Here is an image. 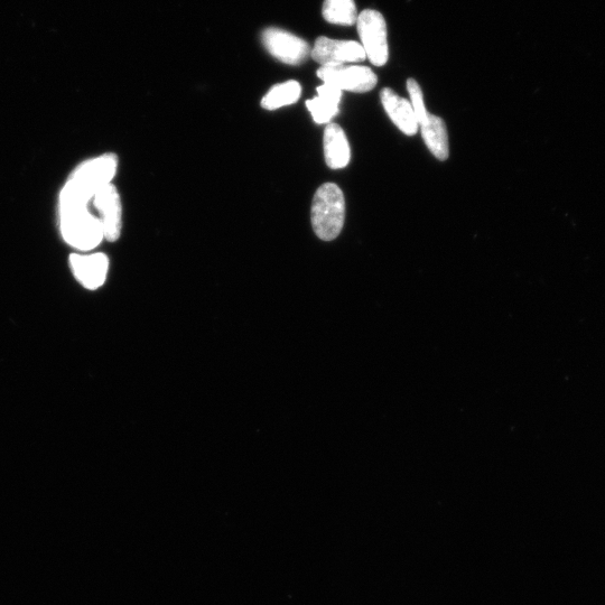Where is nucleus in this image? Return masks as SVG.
I'll return each instance as SVG.
<instances>
[{
	"label": "nucleus",
	"instance_id": "nucleus-1",
	"mask_svg": "<svg viewBox=\"0 0 605 605\" xmlns=\"http://www.w3.org/2000/svg\"><path fill=\"white\" fill-rule=\"evenodd\" d=\"M118 158L106 154L82 164L65 184L60 197V210L88 208L95 195L115 178Z\"/></svg>",
	"mask_w": 605,
	"mask_h": 605
},
{
	"label": "nucleus",
	"instance_id": "nucleus-2",
	"mask_svg": "<svg viewBox=\"0 0 605 605\" xmlns=\"http://www.w3.org/2000/svg\"><path fill=\"white\" fill-rule=\"evenodd\" d=\"M311 220L313 230L321 240L332 241L339 237L346 220V200L337 184L325 183L316 191Z\"/></svg>",
	"mask_w": 605,
	"mask_h": 605
},
{
	"label": "nucleus",
	"instance_id": "nucleus-3",
	"mask_svg": "<svg viewBox=\"0 0 605 605\" xmlns=\"http://www.w3.org/2000/svg\"><path fill=\"white\" fill-rule=\"evenodd\" d=\"M60 223L65 241L82 251L95 249L105 238L99 218L88 208L60 210Z\"/></svg>",
	"mask_w": 605,
	"mask_h": 605
},
{
	"label": "nucleus",
	"instance_id": "nucleus-4",
	"mask_svg": "<svg viewBox=\"0 0 605 605\" xmlns=\"http://www.w3.org/2000/svg\"><path fill=\"white\" fill-rule=\"evenodd\" d=\"M356 25L367 59L375 67H384L389 59V46L387 23L383 14L375 9H365L359 14Z\"/></svg>",
	"mask_w": 605,
	"mask_h": 605
},
{
	"label": "nucleus",
	"instance_id": "nucleus-5",
	"mask_svg": "<svg viewBox=\"0 0 605 605\" xmlns=\"http://www.w3.org/2000/svg\"><path fill=\"white\" fill-rule=\"evenodd\" d=\"M265 49L273 58L287 65H301L311 57L309 43L291 32L268 27L262 34Z\"/></svg>",
	"mask_w": 605,
	"mask_h": 605
},
{
	"label": "nucleus",
	"instance_id": "nucleus-6",
	"mask_svg": "<svg viewBox=\"0 0 605 605\" xmlns=\"http://www.w3.org/2000/svg\"><path fill=\"white\" fill-rule=\"evenodd\" d=\"M318 77L327 83L337 87L341 91L365 93L377 86L378 78L374 71L362 65H335V67H321Z\"/></svg>",
	"mask_w": 605,
	"mask_h": 605
},
{
	"label": "nucleus",
	"instance_id": "nucleus-7",
	"mask_svg": "<svg viewBox=\"0 0 605 605\" xmlns=\"http://www.w3.org/2000/svg\"><path fill=\"white\" fill-rule=\"evenodd\" d=\"M311 57L322 67L359 63L367 59L365 50L359 42L333 40L325 36L316 40L311 50Z\"/></svg>",
	"mask_w": 605,
	"mask_h": 605
},
{
	"label": "nucleus",
	"instance_id": "nucleus-8",
	"mask_svg": "<svg viewBox=\"0 0 605 605\" xmlns=\"http://www.w3.org/2000/svg\"><path fill=\"white\" fill-rule=\"evenodd\" d=\"M93 203L100 214L99 220L105 238L110 242L117 241L123 223V207L115 185L108 184L102 188L93 198Z\"/></svg>",
	"mask_w": 605,
	"mask_h": 605
},
{
	"label": "nucleus",
	"instance_id": "nucleus-9",
	"mask_svg": "<svg viewBox=\"0 0 605 605\" xmlns=\"http://www.w3.org/2000/svg\"><path fill=\"white\" fill-rule=\"evenodd\" d=\"M70 264L74 276L87 290L95 291L105 284L109 269V260L106 255L73 254Z\"/></svg>",
	"mask_w": 605,
	"mask_h": 605
},
{
	"label": "nucleus",
	"instance_id": "nucleus-10",
	"mask_svg": "<svg viewBox=\"0 0 605 605\" xmlns=\"http://www.w3.org/2000/svg\"><path fill=\"white\" fill-rule=\"evenodd\" d=\"M380 99L389 118L392 119L400 132L407 136L417 134L420 125H418L411 102L399 97L394 90L389 88L381 90Z\"/></svg>",
	"mask_w": 605,
	"mask_h": 605
},
{
	"label": "nucleus",
	"instance_id": "nucleus-11",
	"mask_svg": "<svg viewBox=\"0 0 605 605\" xmlns=\"http://www.w3.org/2000/svg\"><path fill=\"white\" fill-rule=\"evenodd\" d=\"M323 144L325 162L330 169L341 170L348 166L351 160L350 145L346 133L338 124L330 123L325 128Z\"/></svg>",
	"mask_w": 605,
	"mask_h": 605
},
{
	"label": "nucleus",
	"instance_id": "nucleus-12",
	"mask_svg": "<svg viewBox=\"0 0 605 605\" xmlns=\"http://www.w3.org/2000/svg\"><path fill=\"white\" fill-rule=\"evenodd\" d=\"M316 91L318 97L307 100L306 107L316 124H329L339 114L343 91L327 83H323Z\"/></svg>",
	"mask_w": 605,
	"mask_h": 605
},
{
	"label": "nucleus",
	"instance_id": "nucleus-13",
	"mask_svg": "<svg viewBox=\"0 0 605 605\" xmlns=\"http://www.w3.org/2000/svg\"><path fill=\"white\" fill-rule=\"evenodd\" d=\"M420 126L428 150H430L437 160L442 162L448 160L450 144L445 121L439 116L430 114Z\"/></svg>",
	"mask_w": 605,
	"mask_h": 605
},
{
	"label": "nucleus",
	"instance_id": "nucleus-14",
	"mask_svg": "<svg viewBox=\"0 0 605 605\" xmlns=\"http://www.w3.org/2000/svg\"><path fill=\"white\" fill-rule=\"evenodd\" d=\"M302 95V87L295 80L279 83L269 90L262 100V107L266 110L273 111L291 106L299 101Z\"/></svg>",
	"mask_w": 605,
	"mask_h": 605
},
{
	"label": "nucleus",
	"instance_id": "nucleus-15",
	"mask_svg": "<svg viewBox=\"0 0 605 605\" xmlns=\"http://www.w3.org/2000/svg\"><path fill=\"white\" fill-rule=\"evenodd\" d=\"M322 14L325 21L340 26L356 25L359 16L355 0H324Z\"/></svg>",
	"mask_w": 605,
	"mask_h": 605
},
{
	"label": "nucleus",
	"instance_id": "nucleus-16",
	"mask_svg": "<svg viewBox=\"0 0 605 605\" xmlns=\"http://www.w3.org/2000/svg\"><path fill=\"white\" fill-rule=\"evenodd\" d=\"M407 90L409 97H411V105L414 109L418 125H421L427 119L428 115H430L425 106L423 91L420 85H418V82L414 79L407 80Z\"/></svg>",
	"mask_w": 605,
	"mask_h": 605
}]
</instances>
